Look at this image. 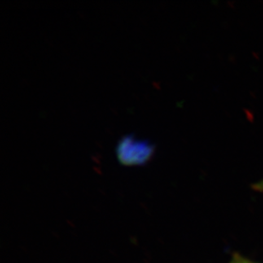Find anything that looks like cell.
<instances>
[{
  "label": "cell",
  "instance_id": "1",
  "mask_svg": "<svg viewBox=\"0 0 263 263\" xmlns=\"http://www.w3.org/2000/svg\"><path fill=\"white\" fill-rule=\"evenodd\" d=\"M118 160L124 165H141L148 161L154 146L148 141L137 140L133 135H126L116 145Z\"/></svg>",
  "mask_w": 263,
  "mask_h": 263
},
{
  "label": "cell",
  "instance_id": "2",
  "mask_svg": "<svg viewBox=\"0 0 263 263\" xmlns=\"http://www.w3.org/2000/svg\"><path fill=\"white\" fill-rule=\"evenodd\" d=\"M230 263H255L253 261H249L247 259L242 258L240 256H236L235 258Z\"/></svg>",
  "mask_w": 263,
  "mask_h": 263
},
{
  "label": "cell",
  "instance_id": "3",
  "mask_svg": "<svg viewBox=\"0 0 263 263\" xmlns=\"http://www.w3.org/2000/svg\"><path fill=\"white\" fill-rule=\"evenodd\" d=\"M253 187L257 191L263 192V179L261 181H259L258 183L255 184Z\"/></svg>",
  "mask_w": 263,
  "mask_h": 263
}]
</instances>
